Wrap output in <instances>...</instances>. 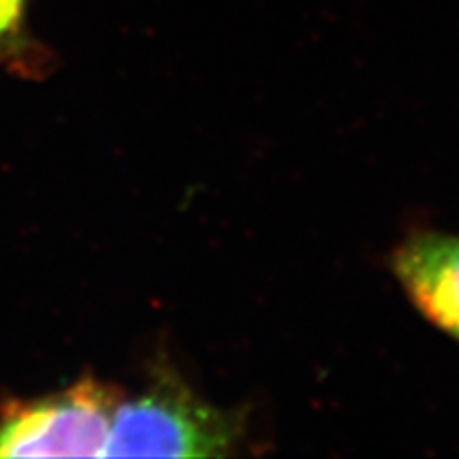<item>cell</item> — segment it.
<instances>
[{"label": "cell", "instance_id": "1", "mask_svg": "<svg viewBox=\"0 0 459 459\" xmlns=\"http://www.w3.org/2000/svg\"><path fill=\"white\" fill-rule=\"evenodd\" d=\"M238 434L237 415L162 377L117 402L102 457H221L234 451Z\"/></svg>", "mask_w": 459, "mask_h": 459}, {"label": "cell", "instance_id": "2", "mask_svg": "<svg viewBox=\"0 0 459 459\" xmlns=\"http://www.w3.org/2000/svg\"><path fill=\"white\" fill-rule=\"evenodd\" d=\"M119 400L105 383L83 378L48 398L17 402L0 417V457H102Z\"/></svg>", "mask_w": 459, "mask_h": 459}, {"label": "cell", "instance_id": "3", "mask_svg": "<svg viewBox=\"0 0 459 459\" xmlns=\"http://www.w3.org/2000/svg\"><path fill=\"white\" fill-rule=\"evenodd\" d=\"M394 271L423 317L459 342V237L417 234L395 251Z\"/></svg>", "mask_w": 459, "mask_h": 459}, {"label": "cell", "instance_id": "4", "mask_svg": "<svg viewBox=\"0 0 459 459\" xmlns=\"http://www.w3.org/2000/svg\"><path fill=\"white\" fill-rule=\"evenodd\" d=\"M26 0H0V49L20 32Z\"/></svg>", "mask_w": 459, "mask_h": 459}]
</instances>
